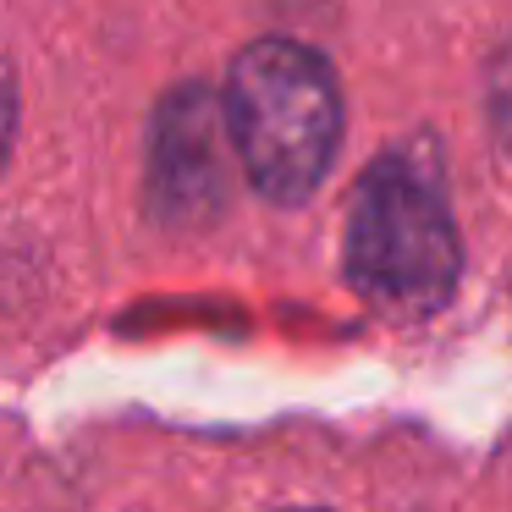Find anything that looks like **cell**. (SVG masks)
<instances>
[{
  "label": "cell",
  "mask_w": 512,
  "mask_h": 512,
  "mask_svg": "<svg viewBox=\"0 0 512 512\" xmlns=\"http://www.w3.org/2000/svg\"><path fill=\"white\" fill-rule=\"evenodd\" d=\"M226 127L248 182L265 199H309L342 144V94L331 67L292 39L248 45L226 78Z\"/></svg>",
  "instance_id": "6da1fadb"
},
{
  "label": "cell",
  "mask_w": 512,
  "mask_h": 512,
  "mask_svg": "<svg viewBox=\"0 0 512 512\" xmlns=\"http://www.w3.org/2000/svg\"><path fill=\"white\" fill-rule=\"evenodd\" d=\"M457 226L446 193L413 160L386 155L364 171L347 215V276L375 309L419 320L457 287Z\"/></svg>",
  "instance_id": "7a4b0ae2"
},
{
  "label": "cell",
  "mask_w": 512,
  "mask_h": 512,
  "mask_svg": "<svg viewBox=\"0 0 512 512\" xmlns=\"http://www.w3.org/2000/svg\"><path fill=\"white\" fill-rule=\"evenodd\" d=\"M490 116H496V133L512 144V56H501L496 78H490Z\"/></svg>",
  "instance_id": "277c9868"
},
{
  "label": "cell",
  "mask_w": 512,
  "mask_h": 512,
  "mask_svg": "<svg viewBox=\"0 0 512 512\" xmlns=\"http://www.w3.org/2000/svg\"><path fill=\"white\" fill-rule=\"evenodd\" d=\"M226 105H215L210 89H182L160 105L155 122V204L166 221H204L226 199Z\"/></svg>",
  "instance_id": "3957f363"
}]
</instances>
